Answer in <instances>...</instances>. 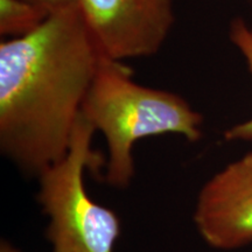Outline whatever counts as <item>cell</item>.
<instances>
[{
  "label": "cell",
  "mask_w": 252,
  "mask_h": 252,
  "mask_svg": "<svg viewBox=\"0 0 252 252\" xmlns=\"http://www.w3.org/2000/svg\"><path fill=\"white\" fill-rule=\"evenodd\" d=\"M102 58L77 6L1 41L0 150L19 169L37 178L67 156Z\"/></svg>",
  "instance_id": "1"
},
{
  "label": "cell",
  "mask_w": 252,
  "mask_h": 252,
  "mask_svg": "<svg viewBox=\"0 0 252 252\" xmlns=\"http://www.w3.org/2000/svg\"><path fill=\"white\" fill-rule=\"evenodd\" d=\"M81 115L108 145L105 181L127 188L134 176V144L152 135L173 133L188 141L202 137L203 117L179 94L138 84L122 61L102 58Z\"/></svg>",
  "instance_id": "2"
},
{
  "label": "cell",
  "mask_w": 252,
  "mask_h": 252,
  "mask_svg": "<svg viewBox=\"0 0 252 252\" xmlns=\"http://www.w3.org/2000/svg\"><path fill=\"white\" fill-rule=\"evenodd\" d=\"M96 130L80 115L67 156L39 178L36 198L48 217L46 237L53 252H113L121 236V220L87 193L84 172L97 174L103 156L93 147Z\"/></svg>",
  "instance_id": "3"
},
{
  "label": "cell",
  "mask_w": 252,
  "mask_h": 252,
  "mask_svg": "<svg viewBox=\"0 0 252 252\" xmlns=\"http://www.w3.org/2000/svg\"><path fill=\"white\" fill-rule=\"evenodd\" d=\"M100 54L115 61L152 56L174 25L173 0H78Z\"/></svg>",
  "instance_id": "4"
},
{
  "label": "cell",
  "mask_w": 252,
  "mask_h": 252,
  "mask_svg": "<svg viewBox=\"0 0 252 252\" xmlns=\"http://www.w3.org/2000/svg\"><path fill=\"white\" fill-rule=\"evenodd\" d=\"M193 220L203 241L217 250L252 243V152L203 185Z\"/></svg>",
  "instance_id": "5"
},
{
  "label": "cell",
  "mask_w": 252,
  "mask_h": 252,
  "mask_svg": "<svg viewBox=\"0 0 252 252\" xmlns=\"http://www.w3.org/2000/svg\"><path fill=\"white\" fill-rule=\"evenodd\" d=\"M50 14L47 9L26 0H0V34L6 39L28 35Z\"/></svg>",
  "instance_id": "6"
},
{
  "label": "cell",
  "mask_w": 252,
  "mask_h": 252,
  "mask_svg": "<svg viewBox=\"0 0 252 252\" xmlns=\"http://www.w3.org/2000/svg\"><path fill=\"white\" fill-rule=\"evenodd\" d=\"M230 40L242 53L252 75V30L242 19H235L230 26ZM224 138L228 141H252V118L226 130Z\"/></svg>",
  "instance_id": "7"
},
{
  "label": "cell",
  "mask_w": 252,
  "mask_h": 252,
  "mask_svg": "<svg viewBox=\"0 0 252 252\" xmlns=\"http://www.w3.org/2000/svg\"><path fill=\"white\" fill-rule=\"evenodd\" d=\"M26 1L47 9L49 13H55L78 5V0H26Z\"/></svg>",
  "instance_id": "8"
},
{
  "label": "cell",
  "mask_w": 252,
  "mask_h": 252,
  "mask_svg": "<svg viewBox=\"0 0 252 252\" xmlns=\"http://www.w3.org/2000/svg\"><path fill=\"white\" fill-rule=\"evenodd\" d=\"M0 252H20L17 248L13 247L7 241H2L0 244Z\"/></svg>",
  "instance_id": "9"
}]
</instances>
